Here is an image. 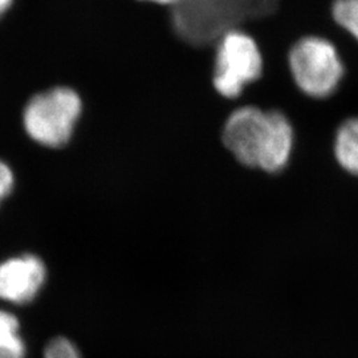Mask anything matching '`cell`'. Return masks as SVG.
Returning a JSON list of instances; mask_svg holds the SVG:
<instances>
[{
	"instance_id": "1",
	"label": "cell",
	"mask_w": 358,
	"mask_h": 358,
	"mask_svg": "<svg viewBox=\"0 0 358 358\" xmlns=\"http://www.w3.org/2000/svg\"><path fill=\"white\" fill-rule=\"evenodd\" d=\"M222 141L241 165L276 174L292 155L294 128L279 110L242 106L226 120Z\"/></svg>"
},
{
	"instance_id": "2",
	"label": "cell",
	"mask_w": 358,
	"mask_h": 358,
	"mask_svg": "<svg viewBox=\"0 0 358 358\" xmlns=\"http://www.w3.org/2000/svg\"><path fill=\"white\" fill-rule=\"evenodd\" d=\"M279 0H185L171 11V27L192 47L217 44L231 31L276 11Z\"/></svg>"
},
{
	"instance_id": "3",
	"label": "cell",
	"mask_w": 358,
	"mask_h": 358,
	"mask_svg": "<svg viewBox=\"0 0 358 358\" xmlns=\"http://www.w3.org/2000/svg\"><path fill=\"white\" fill-rule=\"evenodd\" d=\"M288 64L294 84L313 99L333 94L345 72L336 47L316 36L300 38L289 51Z\"/></svg>"
},
{
	"instance_id": "4",
	"label": "cell",
	"mask_w": 358,
	"mask_h": 358,
	"mask_svg": "<svg viewBox=\"0 0 358 358\" xmlns=\"http://www.w3.org/2000/svg\"><path fill=\"white\" fill-rule=\"evenodd\" d=\"M81 112V100L68 88L35 96L24 110V127L32 140L50 148H60L69 141Z\"/></svg>"
},
{
	"instance_id": "5",
	"label": "cell",
	"mask_w": 358,
	"mask_h": 358,
	"mask_svg": "<svg viewBox=\"0 0 358 358\" xmlns=\"http://www.w3.org/2000/svg\"><path fill=\"white\" fill-rule=\"evenodd\" d=\"M263 73V56L255 40L243 31L226 34L217 43L214 88L224 99H236Z\"/></svg>"
},
{
	"instance_id": "6",
	"label": "cell",
	"mask_w": 358,
	"mask_h": 358,
	"mask_svg": "<svg viewBox=\"0 0 358 358\" xmlns=\"http://www.w3.org/2000/svg\"><path fill=\"white\" fill-rule=\"evenodd\" d=\"M45 280V267L36 256L13 257L0 264V299L26 304L35 299Z\"/></svg>"
},
{
	"instance_id": "7",
	"label": "cell",
	"mask_w": 358,
	"mask_h": 358,
	"mask_svg": "<svg viewBox=\"0 0 358 358\" xmlns=\"http://www.w3.org/2000/svg\"><path fill=\"white\" fill-rule=\"evenodd\" d=\"M333 150L340 167L358 178V117L349 118L340 125Z\"/></svg>"
},
{
	"instance_id": "8",
	"label": "cell",
	"mask_w": 358,
	"mask_h": 358,
	"mask_svg": "<svg viewBox=\"0 0 358 358\" xmlns=\"http://www.w3.org/2000/svg\"><path fill=\"white\" fill-rule=\"evenodd\" d=\"M26 345L19 334V321L6 312L0 310V358H24Z\"/></svg>"
},
{
	"instance_id": "9",
	"label": "cell",
	"mask_w": 358,
	"mask_h": 358,
	"mask_svg": "<svg viewBox=\"0 0 358 358\" xmlns=\"http://www.w3.org/2000/svg\"><path fill=\"white\" fill-rule=\"evenodd\" d=\"M334 22L358 43V0H336L332 6Z\"/></svg>"
},
{
	"instance_id": "10",
	"label": "cell",
	"mask_w": 358,
	"mask_h": 358,
	"mask_svg": "<svg viewBox=\"0 0 358 358\" xmlns=\"http://www.w3.org/2000/svg\"><path fill=\"white\" fill-rule=\"evenodd\" d=\"M44 358H81L76 346L65 337H57L45 346Z\"/></svg>"
},
{
	"instance_id": "11",
	"label": "cell",
	"mask_w": 358,
	"mask_h": 358,
	"mask_svg": "<svg viewBox=\"0 0 358 358\" xmlns=\"http://www.w3.org/2000/svg\"><path fill=\"white\" fill-rule=\"evenodd\" d=\"M13 186V171L6 164L0 162V203L11 192Z\"/></svg>"
},
{
	"instance_id": "12",
	"label": "cell",
	"mask_w": 358,
	"mask_h": 358,
	"mask_svg": "<svg viewBox=\"0 0 358 358\" xmlns=\"http://www.w3.org/2000/svg\"><path fill=\"white\" fill-rule=\"evenodd\" d=\"M143 1H150V3H155V4H162V6H170V7H176L180 4L185 0H143Z\"/></svg>"
},
{
	"instance_id": "13",
	"label": "cell",
	"mask_w": 358,
	"mask_h": 358,
	"mask_svg": "<svg viewBox=\"0 0 358 358\" xmlns=\"http://www.w3.org/2000/svg\"><path fill=\"white\" fill-rule=\"evenodd\" d=\"M11 4H13V0H0V16L10 8Z\"/></svg>"
}]
</instances>
